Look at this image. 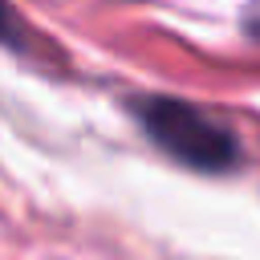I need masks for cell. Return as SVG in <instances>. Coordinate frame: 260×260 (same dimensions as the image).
<instances>
[{"mask_svg": "<svg viewBox=\"0 0 260 260\" xmlns=\"http://www.w3.org/2000/svg\"><path fill=\"white\" fill-rule=\"evenodd\" d=\"M244 28H248V37H252V41H260V0L248 8V16H244Z\"/></svg>", "mask_w": 260, "mask_h": 260, "instance_id": "obj_3", "label": "cell"}, {"mask_svg": "<svg viewBox=\"0 0 260 260\" xmlns=\"http://www.w3.org/2000/svg\"><path fill=\"white\" fill-rule=\"evenodd\" d=\"M134 118L142 122L146 138L167 150L175 162L191 167V171H207V175H223L240 162V138L207 118L199 106L179 102V98H138L134 102Z\"/></svg>", "mask_w": 260, "mask_h": 260, "instance_id": "obj_1", "label": "cell"}, {"mask_svg": "<svg viewBox=\"0 0 260 260\" xmlns=\"http://www.w3.org/2000/svg\"><path fill=\"white\" fill-rule=\"evenodd\" d=\"M0 45H8V49H24L28 45V28H24L20 12H12L4 0H0Z\"/></svg>", "mask_w": 260, "mask_h": 260, "instance_id": "obj_2", "label": "cell"}]
</instances>
